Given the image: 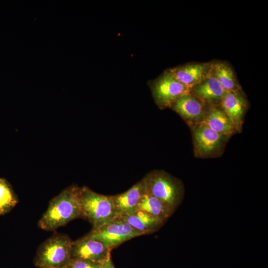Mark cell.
Wrapping results in <instances>:
<instances>
[{
	"label": "cell",
	"mask_w": 268,
	"mask_h": 268,
	"mask_svg": "<svg viewBox=\"0 0 268 268\" xmlns=\"http://www.w3.org/2000/svg\"><path fill=\"white\" fill-rule=\"evenodd\" d=\"M154 101L161 109L171 108L180 97L190 93L191 88L179 82L167 69L151 82Z\"/></svg>",
	"instance_id": "52a82bcc"
},
{
	"label": "cell",
	"mask_w": 268,
	"mask_h": 268,
	"mask_svg": "<svg viewBox=\"0 0 268 268\" xmlns=\"http://www.w3.org/2000/svg\"><path fill=\"white\" fill-rule=\"evenodd\" d=\"M145 191L175 211L182 202L185 189L181 180L162 170H154L143 178Z\"/></svg>",
	"instance_id": "7a4b0ae2"
},
{
	"label": "cell",
	"mask_w": 268,
	"mask_h": 268,
	"mask_svg": "<svg viewBox=\"0 0 268 268\" xmlns=\"http://www.w3.org/2000/svg\"><path fill=\"white\" fill-rule=\"evenodd\" d=\"M145 192V187L142 179L126 192L111 196L118 216H126L136 211Z\"/></svg>",
	"instance_id": "7c38bea8"
},
{
	"label": "cell",
	"mask_w": 268,
	"mask_h": 268,
	"mask_svg": "<svg viewBox=\"0 0 268 268\" xmlns=\"http://www.w3.org/2000/svg\"><path fill=\"white\" fill-rule=\"evenodd\" d=\"M79 191V187L72 185L52 199L38 221V227L53 231L81 217Z\"/></svg>",
	"instance_id": "6da1fadb"
},
{
	"label": "cell",
	"mask_w": 268,
	"mask_h": 268,
	"mask_svg": "<svg viewBox=\"0 0 268 268\" xmlns=\"http://www.w3.org/2000/svg\"><path fill=\"white\" fill-rule=\"evenodd\" d=\"M69 268V267H68V268Z\"/></svg>",
	"instance_id": "44dd1931"
},
{
	"label": "cell",
	"mask_w": 268,
	"mask_h": 268,
	"mask_svg": "<svg viewBox=\"0 0 268 268\" xmlns=\"http://www.w3.org/2000/svg\"><path fill=\"white\" fill-rule=\"evenodd\" d=\"M111 251L101 241L86 235L72 242L71 259L101 263L110 259Z\"/></svg>",
	"instance_id": "ba28073f"
},
{
	"label": "cell",
	"mask_w": 268,
	"mask_h": 268,
	"mask_svg": "<svg viewBox=\"0 0 268 268\" xmlns=\"http://www.w3.org/2000/svg\"><path fill=\"white\" fill-rule=\"evenodd\" d=\"M144 234L122 217L117 216L101 227L93 229L87 235L101 241L112 250L129 240Z\"/></svg>",
	"instance_id": "8992f818"
},
{
	"label": "cell",
	"mask_w": 268,
	"mask_h": 268,
	"mask_svg": "<svg viewBox=\"0 0 268 268\" xmlns=\"http://www.w3.org/2000/svg\"><path fill=\"white\" fill-rule=\"evenodd\" d=\"M72 241L66 234L56 233L39 247L34 264L39 268H67L71 260Z\"/></svg>",
	"instance_id": "277c9868"
},
{
	"label": "cell",
	"mask_w": 268,
	"mask_h": 268,
	"mask_svg": "<svg viewBox=\"0 0 268 268\" xmlns=\"http://www.w3.org/2000/svg\"><path fill=\"white\" fill-rule=\"evenodd\" d=\"M201 124L228 138L237 133L232 123L219 105H210Z\"/></svg>",
	"instance_id": "5bb4252c"
},
{
	"label": "cell",
	"mask_w": 268,
	"mask_h": 268,
	"mask_svg": "<svg viewBox=\"0 0 268 268\" xmlns=\"http://www.w3.org/2000/svg\"><path fill=\"white\" fill-rule=\"evenodd\" d=\"M18 202V197L11 184L0 178V215L10 212Z\"/></svg>",
	"instance_id": "ac0fdd59"
},
{
	"label": "cell",
	"mask_w": 268,
	"mask_h": 268,
	"mask_svg": "<svg viewBox=\"0 0 268 268\" xmlns=\"http://www.w3.org/2000/svg\"><path fill=\"white\" fill-rule=\"evenodd\" d=\"M194 155L201 158H214L223 154L228 137L219 134L201 124L191 127Z\"/></svg>",
	"instance_id": "5b68a950"
},
{
	"label": "cell",
	"mask_w": 268,
	"mask_h": 268,
	"mask_svg": "<svg viewBox=\"0 0 268 268\" xmlns=\"http://www.w3.org/2000/svg\"><path fill=\"white\" fill-rule=\"evenodd\" d=\"M137 210L143 211L166 221L175 211L171 207L146 191L139 202Z\"/></svg>",
	"instance_id": "e0dca14e"
},
{
	"label": "cell",
	"mask_w": 268,
	"mask_h": 268,
	"mask_svg": "<svg viewBox=\"0 0 268 268\" xmlns=\"http://www.w3.org/2000/svg\"><path fill=\"white\" fill-rule=\"evenodd\" d=\"M209 106L190 92L178 98L171 108L192 127L202 122Z\"/></svg>",
	"instance_id": "9c48e42d"
},
{
	"label": "cell",
	"mask_w": 268,
	"mask_h": 268,
	"mask_svg": "<svg viewBox=\"0 0 268 268\" xmlns=\"http://www.w3.org/2000/svg\"><path fill=\"white\" fill-rule=\"evenodd\" d=\"M219 106L232 123L237 133H240L248 106L242 89L226 92Z\"/></svg>",
	"instance_id": "30bf717a"
},
{
	"label": "cell",
	"mask_w": 268,
	"mask_h": 268,
	"mask_svg": "<svg viewBox=\"0 0 268 268\" xmlns=\"http://www.w3.org/2000/svg\"><path fill=\"white\" fill-rule=\"evenodd\" d=\"M211 71L226 92L242 89L234 70L228 62H211Z\"/></svg>",
	"instance_id": "2e32d148"
},
{
	"label": "cell",
	"mask_w": 268,
	"mask_h": 268,
	"mask_svg": "<svg viewBox=\"0 0 268 268\" xmlns=\"http://www.w3.org/2000/svg\"><path fill=\"white\" fill-rule=\"evenodd\" d=\"M190 92L210 106L219 105L226 91L212 73L191 88Z\"/></svg>",
	"instance_id": "4fadbf2b"
},
{
	"label": "cell",
	"mask_w": 268,
	"mask_h": 268,
	"mask_svg": "<svg viewBox=\"0 0 268 268\" xmlns=\"http://www.w3.org/2000/svg\"><path fill=\"white\" fill-rule=\"evenodd\" d=\"M121 217L133 228L145 234H151L158 230L166 222V221L140 210Z\"/></svg>",
	"instance_id": "9a60e30c"
},
{
	"label": "cell",
	"mask_w": 268,
	"mask_h": 268,
	"mask_svg": "<svg viewBox=\"0 0 268 268\" xmlns=\"http://www.w3.org/2000/svg\"><path fill=\"white\" fill-rule=\"evenodd\" d=\"M100 268H115L111 259L104 261L101 264Z\"/></svg>",
	"instance_id": "ffe728a7"
},
{
	"label": "cell",
	"mask_w": 268,
	"mask_h": 268,
	"mask_svg": "<svg viewBox=\"0 0 268 268\" xmlns=\"http://www.w3.org/2000/svg\"><path fill=\"white\" fill-rule=\"evenodd\" d=\"M81 217L97 228L118 216L111 196L97 193L87 187L80 188Z\"/></svg>",
	"instance_id": "3957f363"
},
{
	"label": "cell",
	"mask_w": 268,
	"mask_h": 268,
	"mask_svg": "<svg viewBox=\"0 0 268 268\" xmlns=\"http://www.w3.org/2000/svg\"><path fill=\"white\" fill-rule=\"evenodd\" d=\"M101 263L92 262L89 261L71 259L69 268H100Z\"/></svg>",
	"instance_id": "d6986e66"
},
{
	"label": "cell",
	"mask_w": 268,
	"mask_h": 268,
	"mask_svg": "<svg viewBox=\"0 0 268 268\" xmlns=\"http://www.w3.org/2000/svg\"><path fill=\"white\" fill-rule=\"evenodd\" d=\"M168 70L179 82L191 88L210 73L211 62L189 63Z\"/></svg>",
	"instance_id": "8fae6325"
}]
</instances>
